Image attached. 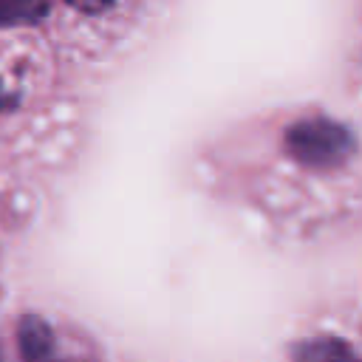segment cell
Returning a JSON list of instances; mask_svg holds the SVG:
<instances>
[{"label":"cell","instance_id":"1","mask_svg":"<svg viewBox=\"0 0 362 362\" xmlns=\"http://www.w3.org/2000/svg\"><path fill=\"white\" fill-rule=\"evenodd\" d=\"M286 150L303 167L331 170L354 153V136L339 122L322 116L300 119L286 130Z\"/></svg>","mask_w":362,"mask_h":362},{"label":"cell","instance_id":"2","mask_svg":"<svg viewBox=\"0 0 362 362\" xmlns=\"http://www.w3.org/2000/svg\"><path fill=\"white\" fill-rule=\"evenodd\" d=\"M17 342L23 362H62L57 354V342L51 334V325L34 314L23 317L17 325Z\"/></svg>","mask_w":362,"mask_h":362},{"label":"cell","instance_id":"3","mask_svg":"<svg viewBox=\"0 0 362 362\" xmlns=\"http://www.w3.org/2000/svg\"><path fill=\"white\" fill-rule=\"evenodd\" d=\"M48 11V0H0V28L31 25L42 20Z\"/></svg>","mask_w":362,"mask_h":362},{"label":"cell","instance_id":"4","mask_svg":"<svg viewBox=\"0 0 362 362\" xmlns=\"http://www.w3.org/2000/svg\"><path fill=\"white\" fill-rule=\"evenodd\" d=\"M300 362H354V354L337 339H314L300 348Z\"/></svg>","mask_w":362,"mask_h":362},{"label":"cell","instance_id":"5","mask_svg":"<svg viewBox=\"0 0 362 362\" xmlns=\"http://www.w3.org/2000/svg\"><path fill=\"white\" fill-rule=\"evenodd\" d=\"M74 8H79V11H88V14H96V11H102V8H107L113 0H68Z\"/></svg>","mask_w":362,"mask_h":362},{"label":"cell","instance_id":"6","mask_svg":"<svg viewBox=\"0 0 362 362\" xmlns=\"http://www.w3.org/2000/svg\"><path fill=\"white\" fill-rule=\"evenodd\" d=\"M0 362H3V356H0Z\"/></svg>","mask_w":362,"mask_h":362}]
</instances>
